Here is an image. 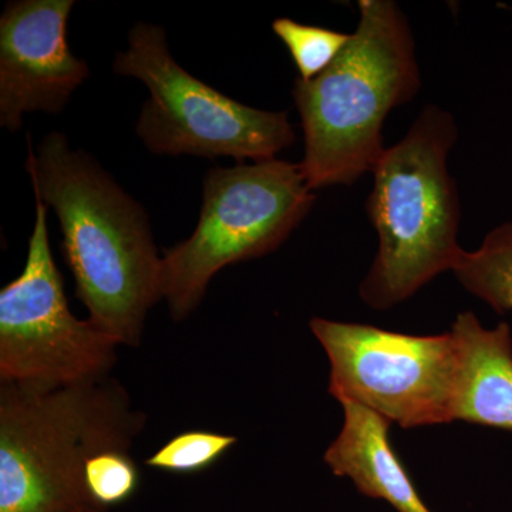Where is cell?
I'll use <instances>...</instances> for the list:
<instances>
[{"label": "cell", "mask_w": 512, "mask_h": 512, "mask_svg": "<svg viewBox=\"0 0 512 512\" xmlns=\"http://www.w3.org/2000/svg\"><path fill=\"white\" fill-rule=\"evenodd\" d=\"M26 168L36 197L59 218L64 259L90 322L136 348L148 311L163 299V258L146 211L62 133L47 134L37 154L29 146Z\"/></svg>", "instance_id": "1"}, {"label": "cell", "mask_w": 512, "mask_h": 512, "mask_svg": "<svg viewBox=\"0 0 512 512\" xmlns=\"http://www.w3.org/2000/svg\"><path fill=\"white\" fill-rule=\"evenodd\" d=\"M359 25L325 72L298 77L293 100L301 116V170L311 190L352 185L375 170L390 111L420 90L409 20L392 0H360Z\"/></svg>", "instance_id": "2"}, {"label": "cell", "mask_w": 512, "mask_h": 512, "mask_svg": "<svg viewBox=\"0 0 512 512\" xmlns=\"http://www.w3.org/2000/svg\"><path fill=\"white\" fill-rule=\"evenodd\" d=\"M146 416L109 377L55 390L0 389V512H67L94 504L87 461L130 450Z\"/></svg>", "instance_id": "3"}, {"label": "cell", "mask_w": 512, "mask_h": 512, "mask_svg": "<svg viewBox=\"0 0 512 512\" xmlns=\"http://www.w3.org/2000/svg\"><path fill=\"white\" fill-rule=\"evenodd\" d=\"M458 130L451 113L424 107L396 146L386 148L375 170L366 210L379 251L359 286L370 308L399 305L437 275L453 271L461 208L447 158Z\"/></svg>", "instance_id": "4"}, {"label": "cell", "mask_w": 512, "mask_h": 512, "mask_svg": "<svg viewBox=\"0 0 512 512\" xmlns=\"http://www.w3.org/2000/svg\"><path fill=\"white\" fill-rule=\"evenodd\" d=\"M315 200L301 165L289 161L272 158L208 171L197 228L163 256L161 293L171 316L188 318L225 266L281 247Z\"/></svg>", "instance_id": "5"}, {"label": "cell", "mask_w": 512, "mask_h": 512, "mask_svg": "<svg viewBox=\"0 0 512 512\" xmlns=\"http://www.w3.org/2000/svg\"><path fill=\"white\" fill-rule=\"evenodd\" d=\"M113 67L150 90L137 134L158 156L265 161L295 143L286 111L245 106L185 72L171 56L160 26L137 23Z\"/></svg>", "instance_id": "6"}, {"label": "cell", "mask_w": 512, "mask_h": 512, "mask_svg": "<svg viewBox=\"0 0 512 512\" xmlns=\"http://www.w3.org/2000/svg\"><path fill=\"white\" fill-rule=\"evenodd\" d=\"M311 330L329 357V393L402 429L453 420L458 346L453 333L416 336L313 318Z\"/></svg>", "instance_id": "7"}, {"label": "cell", "mask_w": 512, "mask_h": 512, "mask_svg": "<svg viewBox=\"0 0 512 512\" xmlns=\"http://www.w3.org/2000/svg\"><path fill=\"white\" fill-rule=\"evenodd\" d=\"M45 202L36 220L22 275L0 291V379L29 390H55L104 379L117 343L70 312L50 251Z\"/></svg>", "instance_id": "8"}, {"label": "cell", "mask_w": 512, "mask_h": 512, "mask_svg": "<svg viewBox=\"0 0 512 512\" xmlns=\"http://www.w3.org/2000/svg\"><path fill=\"white\" fill-rule=\"evenodd\" d=\"M73 0H19L0 16V126L15 133L26 113L57 114L89 67L67 43Z\"/></svg>", "instance_id": "9"}, {"label": "cell", "mask_w": 512, "mask_h": 512, "mask_svg": "<svg viewBox=\"0 0 512 512\" xmlns=\"http://www.w3.org/2000/svg\"><path fill=\"white\" fill-rule=\"evenodd\" d=\"M458 373L453 420L512 431V335L507 323L485 329L471 312L451 326Z\"/></svg>", "instance_id": "10"}, {"label": "cell", "mask_w": 512, "mask_h": 512, "mask_svg": "<svg viewBox=\"0 0 512 512\" xmlns=\"http://www.w3.org/2000/svg\"><path fill=\"white\" fill-rule=\"evenodd\" d=\"M340 404L345 423L325 453L333 474L350 478L360 493L397 512H431L390 443V421L360 404Z\"/></svg>", "instance_id": "11"}, {"label": "cell", "mask_w": 512, "mask_h": 512, "mask_svg": "<svg viewBox=\"0 0 512 512\" xmlns=\"http://www.w3.org/2000/svg\"><path fill=\"white\" fill-rule=\"evenodd\" d=\"M454 275L495 312L512 311V222L500 225L474 252H461Z\"/></svg>", "instance_id": "12"}, {"label": "cell", "mask_w": 512, "mask_h": 512, "mask_svg": "<svg viewBox=\"0 0 512 512\" xmlns=\"http://www.w3.org/2000/svg\"><path fill=\"white\" fill-rule=\"evenodd\" d=\"M272 30L288 47L299 77L305 82L325 72L350 39L346 33L305 25L289 18L276 19Z\"/></svg>", "instance_id": "13"}, {"label": "cell", "mask_w": 512, "mask_h": 512, "mask_svg": "<svg viewBox=\"0 0 512 512\" xmlns=\"http://www.w3.org/2000/svg\"><path fill=\"white\" fill-rule=\"evenodd\" d=\"M237 437L208 430L177 434L146 460V466L173 474H195L220 461Z\"/></svg>", "instance_id": "14"}, {"label": "cell", "mask_w": 512, "mask_h": 512, "mask_svg": "<svg viewBox=\"0 0 512 512\" xmlns=\"http://www.w3.org/2000/svg\"><path fill=\"white\" fill-rule=\"evenodd\" d=\"M84 483L93 503L109 510L136 494L140 474L128 451H104L87 461Z\"/></svg>", "instance_id": "15"}, {"label": "cell", "mask_w": 512, "mask_h": 512, "mask_svg": "<svg viewBox=\"0 0 512 512\" xmlns=\"http://www.w3.org/2000/svg\"><path fill=\"white\" fill-rule=\"evenodd\" d=\"M67 512H109V510H107V508L100 507V505L90 504L83 505V507L76 508V510Z\"/></svg>", "instance_id": "16"}]
</instances>
